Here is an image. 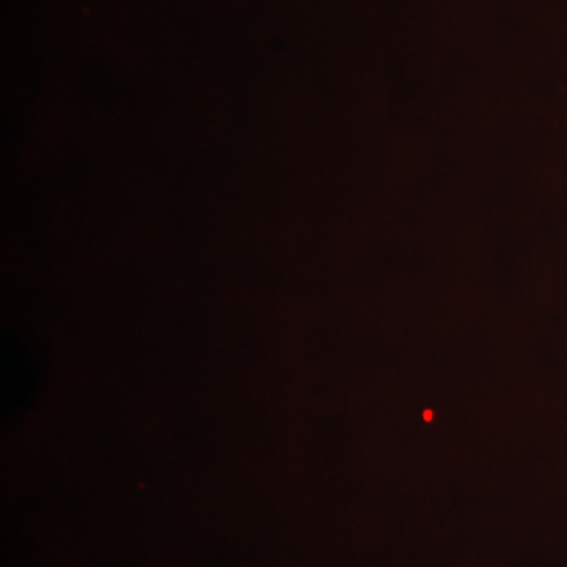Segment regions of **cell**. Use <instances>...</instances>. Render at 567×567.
I'll list each match as a JSON object with an SVG mask.
<instances>
[]
</instances>
